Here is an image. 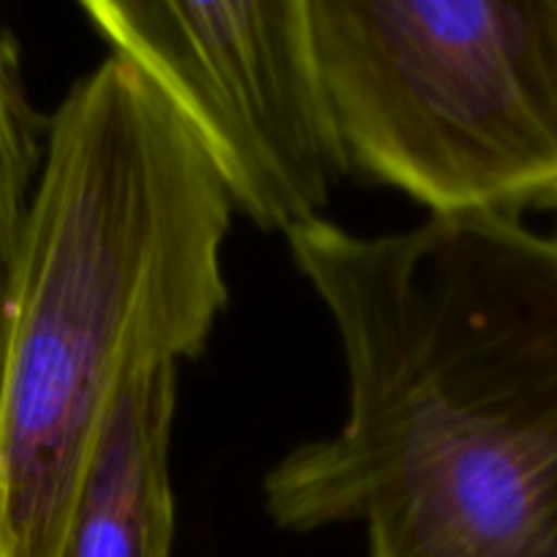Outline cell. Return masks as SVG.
<instances>
[{
    "instance_id": "4",
    "label": "cell",
    "mask_w": 557,
    "mask_h": 557,
    "mask_svg": "<svg viewBox=\"0 0 557 557\" xmlns=\"http://www.w3.org/2000/svg\"><path fill=\"white\" fill-rule=\"evenodd\" d=\"M82 11L194 131L234 210L283 234L319 221L351 172L310 0H85Z\"/></svg>"
},
{
    "instance_id": "1",
    "label": "cell",
    "mask_w": 557,
    "mask_h": 557,
    "mask_svg": "<svg viewBox=\"0 0 557 557\" xmlns=\"http://www.w3.org/2000/svg\"><path fill=\"white\" fill-rule=\"evenodd\" d=\"M286 239L348 411L267 473L272 522L364 525L368 557H557V239L515 215Z\"/></svg>"
},
{
    "instance_id": "6",
    "label": "cell",
    "mask_w": 557,
    "mask_h": 557,
    "mask_svg": "<svg viewBox=\"0 0 557 557\" xmlns=\"http://www.w3.org/2000/svg\"><path fill=\"white\" fill-rule=\"evenodd\" d=\"M49 117L27 87L22 47L0 25V395L14 319L16 281L30 226L33 199L47 158Z\"/></svg>"
},
{
    "instance_id": "2",
    "label": "cell",
    "mask_w": 557,
    "mask_h": 557,
    "mask_svg": "<svg viewBox=\"0 0 557 557\" xmlns=\"http://www.w3.org/2000/svg\"><path fill=\"white\" fill-rule=\"evenodd\" d=\"M234 205L205 147L109 54L49 117L3 395L0 557H60L114 384L139 359H194L226 310Z\"/></svg>"
},
{
    "instance_id": "5",
    "label": "cell",
    "mask_w": 557,
    "mask_h": 557,
    "mask_svg": "<svg viewBox=\"0 0 557 557\" xmlns=\"http://www.w3.org/2000/svg\"><path fill=\"white\" fill-rule=\"evenodd\" d=\"M177 375L174 359L123 370L82 466L60 557H174Z\"/></svg>"
},
{
    "instance_id": "3",
    "label": "cell",
    "mask_w": 557,
    "mask_h": 557,
    "mask_svg": "<svg viewBox=\"0 0 557 557\" xmlns=\"http://www.w3.org/2000/svg\"><path fill=\"white\" fill-rule=\"evenodd\" d=\"M348 172L430 215L557 199V0H310Z\"/></svg>"
}]
</instances>
